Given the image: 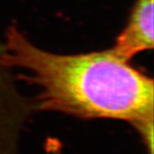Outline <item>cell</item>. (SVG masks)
I'll return each mask as SVG.
<instances>
[{
	"label": "cell",
	"instance_id": "1",
	"mask_svg": "<svg viewBox=\"0 0 154 154\" xmlns=\"http://www.w3.org/2000/svg\"><path fill=\"white\" fill-rule=\"evenodd\" d=\"M4 44V64L25 69L22 79L39 89L38 110L124 121L134 128L153 121V79L112 48L57 54L33 44L14 26Z\"/></svg>",
	"mask_w": 154,
	"mask_h": 154
},
{
	"label": "cell",
	"instance_id": "2",
	"mask_svg": "<svg viewBox=\"0 0 154 154\" xmlns=\"http://www.w3.org/2000/svg\"><path fill=\"white\" fill-rule=\"evenodd\" d=\"M153 1L135 0L125 27L111 47L117 55L131 61L139 53L153 49Z\"/></svg>",
	"mask_w": 154,
	"mask_h": 154
}]
</instances>
